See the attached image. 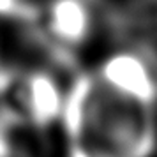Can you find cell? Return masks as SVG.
I'll use <instances>...</instances> for the list:
<instances>
[{
	"label": "cell",
	"mask_w": 157,
	"mask_h": 157,
	"mask_svg": "<svg viewBox=\"0 0 157 157\" xmlns=\"http://www.w3.org/2000/svg\"><path fill=\"white\" fill-rule=\"evenodd\" d=\"M16 101L23 118L37 129H48L62 117L64 92L46 71H30L16 79Z\"/></svg>",
	"instance_id": "obj_3"
},
{
	"label": "cell",
	"mask_w": 157,
	"mask_h": 157,
	"mask_svg": "<svg viewBox=\"0 0 157 157\" xmlns=\"http://www.w3.org/2000/svg\"><path fill=\"white\" fill-rule=\"evenodd\" d=\"M13 155V143L9 140L7 124L0 120V157H11Z\"/></svg>",
	"instance_id": "obj_7"
},
{
	"label": "cell",
	"mask_w": 157,
	"mask_h": 157,
	"mask_svg": "<svg viewBox=\"0 0 157 157\" xmlns=\"http://www.w3.org/2000/svg\"><path fill=\"white\" fill-rule=\"evenodd\" d=\"M69 157H117L113 152L86 140H69Z\"/></svg>",
	"instance_id": "obj_6"
},
{
	"label": "cell",
	"mask_w": 157,
	"mask_h": 157,
	"mask_svg": "<svg viewBox=\"0 0 157 157\" xmlns=\"http://www.w3.org/2000/svg\"><path fill=\"white\" fill-rule=\"evenodd\" d=\"M92 7L88 0H51L46 9V36L64 55L79 48L92 34Z\"/></svg>",
	"instance_id": "obj_4"
},
{
	"label": "cell",
	"mask_w": 157,
	"mask_h": 157,
	"mask_svg": "<svg viewBox=\"0 0 157 157\" xmlns=\"http://www.w3.org/2000/svg\"><path fill=\"white\" fill-rule=\"evenodd\" d=\"M97 76L124 97L154 106L157 102V76L152 65L138 53L117 51L102 62Z\"/></svg>",
	"instance_id": "obj_2"
},
{
	"label": "cell",
	"mask_w": 157,
	"mask_h": 157,
	"mask_svg": "<svg viewBox=\"0 0 157 157\" xmlns=\"http://www.w3.org/2000/svg\"><path fill=\"white\" fill-rule=\"evenodd\" d=\"M60 120L69 140H86L117 157H150L157 145L152 106L124 97L83 72L64 95Z\"/></svg>",
	"instance_id": "obj_1"
},
{
	"label": "cell",
	"mask_w": 157,
	"mask_h": 157,
	"mask_svg": "<svg viewBox=\"0 0 157 157\" xmlns=\"http://www.w3.org/2000/svg\"><path fill=\"white\" fill-rule=\"evenodd\" d=\"M0 16L18 21H37L41 16L30 2L27 0H0Z\"/></svg>",
	"instance_id": "obj_5"
}]
</instances>
